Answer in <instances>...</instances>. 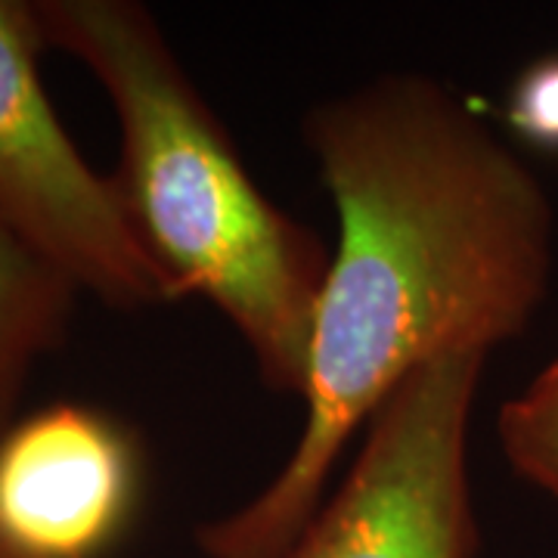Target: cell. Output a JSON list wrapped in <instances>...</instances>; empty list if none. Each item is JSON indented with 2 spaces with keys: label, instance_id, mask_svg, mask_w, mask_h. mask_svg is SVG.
Instances as JSON below:
<instances>
[{
  "label": "cell",
  "instance_id": "cell-1",
  "mask_svg": "<svg viewBox=\"0 0 558 558\" xmlns=\"http://www.w3.org/2000/svg\"><path fill=\"white\" fill-rule=\"evenodd\" d=\"M301 134L339 211L304 422L267 487L196 531L208 558L286 556L381 403L435 360L524 336L549 292L543 183L440 81L381 75L314 106Z\"/></svg>",
  "mask_w": 558,
  "mask_h": 558
},
{
  "label": "cell",
  "instance_id": "cell-2",
  "mask_svg": "<svg viewBox=\"0 0 558 558\" xmlns=\"http://www.w3.org/2000/svg\"><path fill=\"white\" fill-rule=\"evenodd\" d=\"M47 50L97 78L119 121L112 174L174 295L211 301L264 388L301 398L332 252L260 193L236 143L137 0H38Z\"/></svg>",
  "mask_w": 558,
  "mask_h": 558
},
{
  "label": "cell",
  "instance_id": "cell-3",
  "mask_svg": "<svg viewBox=\"0 0 558 558\" xmlns=\"http://www.w3.org/2000/svg\"><path fill=\"white\" fill-rule=\"evenodd\" d=\"M487 354L416 369L369 418L348 478L282 558H475L469 422Z\"/></svg>",
  "mask_w": 558,
  "mask_h": 558
},
{
  "label": "cell",
  "instance_id": "cell-4",
  "mask_svg": "<svg viewBox=\"0 0 558 558\" xmlns=\"http://www.w3.org/2000/svg\"><path fill=\"white\" fill-rule=\"evenodd\" d=\"M44 50L35 3L0 0V218L78 292L116 311L178 301L116 178L84 159L62 128L40 81Z\"/></svg>",
  "mask_w": 558,
  "mask_h": 558
},
{
  "label": "cell",
  "instance_id": "cell-5",
  "mask_svg": "<svg viewBox=\"0 0 558 558\" xmlns=\"http://www.w3.org/2000/svg\"><path fill=\"white\" fill-rule=\"evenodd\" d=\"M146 484L134 428L100 407L47 403L0 432V539L22 558H106Z\"/></svg>",
  "mask_w": 558,
  "mask_h": 558
},
{
  "label": "cell",
  "instance_id": "cell-6",
  "mask_svg": "<svg viewBox=\"0 0 558 558\" xmlns=\"http://www.w3.org/2000/svg\"><path fill=\"white\" fill-rule=\"evenodd\" d=\"M78 295L72 279L0 218V432L16 418L35 366L69 336Z\"/></svg>",
  "mask_w": 558,
  "mask_h": 558
},
{
  "label": "cell",
  "instance_id": "cell-7",
  "mask_svg": "<svg viewBox=\"0 0 558 558\" xmlns=\"http://www.w3.org/2000/svg\"><path fill=\"white\" fill-rule=\"evenodd\" d=\"M497 438L519 478L558 497V357L502 403Z\"/></svg>",
  "mask_w": 558,
  "mask_h": 558
},
{
  "label": "cell",
  "instance_id": "cell-8",
  "mask_svg": "<svg viewBox=\"0 0 558 558\" xmlns=\"http://www.w3.org/2000/svg\"><path fill=\"white\" fill-rule=\"evenodd\" d=\"M502 116L524 143L558 153V53L521 69Z\"/></svg>",
  "mask_w": 558,
  "mask_h": 558
},
{
  "label": "cell",
  "instance_id": "cell-9",
  "mask_svg": "<svg viewBox=\"0 0 558 558\" xmlns=\"http://www.w3.org/2000/svg\"><path fill=\"white\" fill-rule=\"evenodd\" d=\"M0 558H22V556L16 553V549H10V546H7L3 539H0Z\"/></svg>",
  "mask_w": 558,
  "mask_h": 558
}]
</instances>
